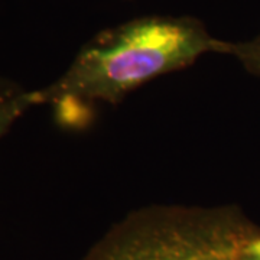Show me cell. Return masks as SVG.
Returning <instances> with one entry per match:
<instances>
[{
  "instance_id": "obj_2",
  "label": "cell",
  "mask_w": 260,
  "mask_h": 260,
  "mask_svg": "<svg viewBox=\"0 0 260 260\" xmlns=\"http://www.w3.org/2000/svg\"><path fill=\"white\" fill-rule=\"evenodd\" d=\"M256 234L230 207L153 205L116 224L84 260H244Z\"/></svg>"
},
{
  "instance_id": "obj_1",
  "label": "cell",
  "mask_w": 260,
  "mask_h": 260,
  "mask_svg": "<svg viewBox=\"0 0 260 260\" xmlns=\"http://www.w3.org/2000/svg\"><path fill=\"white\" fill-rule=\"evenodd\" d=\"M229 47L195 19H135L85 44L64 74L35 90L38 106H54L62 119L75 106L117 104L160 75L186 68L210 52L227 54Z\"/></svg>"
},
{
  "instance_id": "obj_4",
  "label": "cell",
  "mask_w": 260,
  "mask_h": 260,
  "mask_svg": "<svg viewBox=\"0 0 260 260\" xmlns=\"http://www.w3.org/2000/svg\"><path fill=\"white\" fill-rule=\"evenodd\" d=\"M227 54L236 56L247 71L260 75V37L251 42L230 44Z\"/></svg>"
},
{
  "instance_id": "obj_6",
  "label": "cell",
  "mask_w": 260,
  "mask_h": 260,
  "mask_svg": "<svg viewBox=\"0 0 260 260\" xmlns=\"http://www.w3.org/2000/svg\"><path fill=\"white\" fill-rule=\"evenodd\" d=\"M244 260H260V256H249V254H244Z\"/></svg>"
},
{
  "instance_id": "obj_5",
  "label": "cell",
  "mask_w": 260,
  "mask_h": 260,
  "mask_svg": "<svg viewBox=\"0 0 260 260\" xmlns=\"http://www.w3.org/2000/svg\"><path fill=\"white\" fill-rule=\"evenodd\" d=\"M246 254L249 256H260V234L253 236L247 246H246Z\"/></svg>"
},
{
  "instance_id": "obj_3",
  "label": "cell",
  "mask_w": 260,
  "mask_h": 260,
  "mask_svg": "<svg viewBox=\"0 0 260 260\" xmlns=\"http://www.w3.org/2000/svg\"><path fill=\"white\" fill-rule=\"evenodd\" d=\"M34 106H38L35 90L28 91L19 84L0 78V138Z\"/></svg>"
}]
</instances>
